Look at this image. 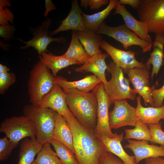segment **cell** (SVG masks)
I'll list each match as a JSON object with an SVG mask.
<instances>
[{
    "instance_id": "1",
    "label": "cell",
    "mask_w": 164,
    "mask_h": 164,
    "mask_svg": "<svg viewBox=\"0 0 164 164\" xmlns=\"http://www.w3.org/2000/svg\"><path fill=\"white\" fill-rule=\"evenodd\" d=\"M72 132L75 155L79 164H99L105 146L94 129L83 126L71 114L65 118Z\"/></svg>"
},
{
    "instance_id": "2",
    "label": "cell",
    "mask_w": 164,
    "mask_h": 164,
    "mask_svg": "<svg viewBox=\"0 0 164 164\" xmlns=\"http://www.w3.org/2000/svg\"><path fill=\"white\" fill-rule=\"evenodd\" d=\"M63 90L66 95L67 104L74 117L84 127L94 129L97 123V102L94 92Z\"/></svg>"
},
{
    "instance_id": "3",
    "label": "cell",
    "mask_w": 164,
    "mask_h": 164,
    "mask_svg": "<svg viewBox=\"0 0 164 164\" xmlns=\"http://www.w3.org/2000/svg\"><path fill=\"white\" fill-rule=\"evenodd\" d=\"M23 111L24 115L33 124L38 142L43 145L50 143L55 126V111L31 104L25 106Z\"/></svg>"
},
{
    "instance_id": "4",
    "label": "cell",
    "mask_w": 164,
    "mask_h": 164,
    "mask_svg": "<svg viewBox=\"0 0 164 164\" xmlns=\"http://www.w3.org/2000/svg\"><path fill=\"white\" fill-rule=\"evenodd\" d=\"M54 77L50 69L40 61L34 65L30 72L28 82L31 104L39 106L42 98L53 88L55 84Z\"/></svg>"
},
{
    "instance_id": "5",
    "label": "cell",
    "mask_w": 164,
    "mask_h": 164,
    "mask_svg": "<svg viewBox=\"0 0 164 164\" xmlns=\"http://www.w3.org/2000/svg\"><path fill=\"white\" fill-rule=\"evenodd\" d=\"M107 65L106 70L111 74V77L104 87L112 104L116 101L123 99L134 100L136 94L130 87V81L125 77L122 69L117 66L113 61Z\"/></svg>"
},
{
    "instance_id": "6",
    "label": "cell",
    "mask_w": 164,
    "mask_h": 164,
    "mask_svg": "<svg viewBox=\"0 0 164 164\" xmlns=\"http://www.w3.org/2000/svg\"><path fill=\"white\" fill-rule=\"evenodd\" d=\"M136 10L139 20L146 24L149 32L164 33V0H141Z\"/></svg>"
},
{
    "instance_id": "7",
    "label": "cell",
    "mask_w": 164,
    "mask_h": 164,
    "mask_svg": "<svg viewBox=\"0 0 164 164\" xmlns=\"http://www.w3.org/2000/svg\"><path fill=\"white\" fill-rule=\"evenodd\" d=\"M0 132L4 133L10 140L18 144L26 138H36L33 124L24 115L6 118L0 124Z\"/></svg>"
},
{
    "instance_id": "8",
    "label": "cell",
    "mask_w": 164,
    "mask_h": 164,
    "mask_svg": "<svg viewBox=\"0 0 164 164\" xmlns=\"http://www.w3.org/2000/svg\"><path fill=\"white\" fill-rule=\"evenodd\" d=\"M95 32L114 39L121 43L125 50L132 46L135 45L140 47L144 52H146L150 51L153 46L152 42L146 41L140 39L125 24L116 27H111L103 23Z\"/></svg>"
},
{
    "instance_id": "9",
    "label": "cell",
    "mask_w": 164,
    "mask_h": 164,
    "mask_svg": "<svg viewBox=\"0 0 164 164\" xmlns=\"http://www.w3.org/2000/svg\"><path fill=\"white\" fill-rule=\"evenodd\" d=\"M92 91L96 95L97 102V123L94 129L96 134L113 138L117 134L112 132L108 121V110L112 102L104 90L103 83H99Z\"/></svg>"
},
{
    "instance_id": "10",
    "label": "cell",
    "mask_w": 164,
    "mask_h": 164,
    "mask_svg": "<svg viewBox=\"0 0 164 164\" xmlns=\"http://www.w3.org/2000/svg\"><path fill=\"white\" fill-rule=\"evenodd\" d=\"M52 24L51 19L48 18L44 20L41 25L35 28H29L32 34V37L28 41H23L19 38L16 39L25 44V45L21 46L19 49L23 50L30 46L32 47L37 50L39 54H40L43 52H48L47 47L53 42L65 43L67 39L63 36L53 38L49 36L50 32L49 29Z\"/></svg>"
},
{
    "instance_id": "11",
    "label": "cell",
    "mask_w": 164,
    "mask_h": 164,
    "mask_svg": "<svg viewBox=\"0 0 164 164\" xmlns=\"http://www.w3.org/2000/svg\"><path fill=\"white\" fill-rule=\"evenodd\" d=\"M112 110L109 113V124L111 129L126 126H135L138 118L136 108L131 106L126 99L115 101Z\"/></svg>"
},
{
    "instance_id": "12",
    "label": "cell",
    "mask_w": 164,
    "mask_h": 164,
    "mask_svg": "<svg viewBox=\"0 0 164 164\" xmlns=\"http://www.w3.org/2000/svg\"><path fill=\"white\" fill-rule=\"evenodd\" d=\"M123 72L127 74L133 86V90L136 94L142 97L144 104H149L155 107L151 88L149 86V72L146 67L135 68L123 69Z\"/></svg>"
},
{
    "instance_id": "13",
    "label": "cell",
    "mask_w": 164,
    "mask_h": 164,
    "mask_svg": "<svg viewBox=\"0 0 164 164\" xmlns=\"http://www.w3.org/2000/svg\"><path fill=\"white\" fill-rule=\"evenodd\" d=\"M100 47L110 56L115 65L122 69L146 67L144 64L136 59L134 51L120 50L103 39Z\"/></svg>"
},
{
    "instance_id": "14",
    "label": "cell",
    "mask_w": 164,
    "mask_h": 164,
    "mask_svg": "<svg viewBox=\"0 0 164 164\" xmlns=\"http://www.w3.org/2000/svg\"><path fill=\"white\" fill-rule=\"evenodd\" d=\"M66 98V95L63 89L55 83L50 92L42 98L39 106L52 109L65 118L72 113L67 104Z\"/></svg>"
},
{
    "instance_id": "15",
    "label": "cell",
    "mask_w": 164,
    "mask_h": 164,
    "mask_svg": "<svg viewBox=\"0 0 164 164\" xmlns=\"http://www.w3.org/2000/svg\"><path fill=\"white\" fill-rule=\"evenodd\" d=\"M125 148L130 149L135 156V163L138 164L143 159L151 157H164V146L149 144V141L127 140Z\"/></svg>"
},
{
    "instance_id": "16",
    "label": "cell",
    "mask_w": 164,
    "mask_h": 164,
    "mask_svg": "<svg viewBox=\"0 0 164 164\" xmlns=\"http://www.w3.org/2000/svg\"><path fill=\"white\" fill-rule=\"evenodd\" d=\"M83 12L79 6L78 0L72 1L71 9L68 15L61 21V23L58 28L50 32L49 36H51L60 32L68 30L76 32L86 31L82 15Z\"/></svg>"
},
{
    "instance_id": "17",
    "label": "cell",
    "mask_w": 164,
    "mask_h": 164,
    "mask_svg": "<svg viewBox=\"0 0 164 164\" xmlns=\"http://www.w3.org/2000/svg\"><path fill=\"white\" fill-rule=\"evenodd\" d=\"M114 14L120 15L125 24L131 30L134 32L141 39L152 42V38L149 34L148 28L145 22L138 20L126 9L124 5L118 1Z\"/></svg>"
},
{
    "instance_id": "18",
    "label": "cell",
    "mask_w": 164,
    "mask_h": 164,
    "mask_svg": "<svg viewBox=\"0 0 164 164\" xmlns=\"http://www.w3.org/2000/svg\"><path fill=\"white\" fill-rule=\"evenodd\" d=\"M109 55L106 53L95 54L90 56L80 67L75 68V70L79 73H92L99 78L104 85L108 82L105 75V72L107 68L105 59Z\"/></svg>"
},
{
    "instance_id": "19",
    "label": "cell",
    "mask_w": 164,
    "mask_h": 164,
    "mask_svg": "<svg viewBox=\"0 0 164 164\" xmlns=\"http://www.w3.org/2000/svg\"><path fill=\"white\" fill-rule=\"evenodd\" d=\"M55 119L53 139L63 144L75 154L73 135L68 124L63 117L56 111Z\"/></svg>"
},
{
    "instance_id": "20",
    "label": "cell",
    "mask_w": 164,
    "mask_h": 164,
    "mask_svg": "<svg viewBox=\"0 0 164 164\" xmlns=\"http://www.w3.org/2000/svg\"><path fill=\"white\" fill-rule=\"evenodd\" d=\"M105 146L106 151L117 156L125 164H135V155L131 156L124 150L121 142L124 139L123 133L112 138L104 135H97Z\"/></svg>"
},
{
    "instance_id": "21",
    "label": "cell",
    "mask_w": 164,
    "mask_h": 164,
    "mask_svg": "<svg viewBox=\"0 0 164 164\" xmlns=\"http://www.w3.org/2000/svg\"><path fill=\"white\" fill-rule=\"evenodd\" d=\"M54 80L55 83L63 89H74L85 93L93 91L102 82L94 74L86 76L81 80L75 81H69L62 76H57L54 77Z\"/></svg>"
},
{
    "instance_id": "22",
    "label": "cell",
    "mask_w": 164,
    "mask_h": 164,
    "mask_svg": "<svg viewBox=\"0 0 164 164\" xmlns=\"http://www.w3.org/2000/svg\"><path fill=\"white\" fill-rule=\"evenodd\" d=\"M164 33L155 35L153 42V50L149 58L145 63L146 68L149 70L151 65L152 66L151 78L153 79L154 75H157L163 64L164 61Z\"/></svg>"
},
{
    "instance_id": "23",
    "label": "cell",
    "mask_w": 164,
    "mask_h": 164,
    "mask_svg": "<svg viewBox=\"0 0 164 164\" xmlns=\"http://www.w3.org/2000/svg\"><path fill=\"white\" fill-rule=\"evenodd\" d=\"M137 106L136 114L138 119L143 123L158 124L161 119L164 120V105L160 107L142 106L140 96L136 98Z\"/></svg>"
},
{
    "instance_id": "24",
    "label": "cell",
    "mask_w": 164,
    "mask_h": 164,
    "mask_svg": "<svg viewBox=\"0 0 164 164\" xmlns=\"http://www.w3.org/2000/svg\"><path fill=\"white\" fill-rule=\"evenodd\" d=\"M43 145L36 138L27 137L22 140L20 146L18 164H31Z\"/></svg>"
},
{
    "instance_id": "25",
    "label": "cell",
    "mask_w": 164,
    "mask_h": 164,
    "mask_svg": "<svg viewBox=\"0 0 164 164\" xmlns=\"http://www.w3.org/2000/svg\"><path fill=\"white\" fill-rule=\"evenodd\" d=\"M118 0H110L108 5L103 10L92 15H87L83 12L82 15L86 30L94 32L98 30L104 20L111 11L116 7Z\"/></svg>"
},
{
    "instance_id": "26",
    "label": "cell",
    "mask_w": 164,
    "mask_h": 164,
    "mask_svg": "<svg viewBox=\"0 0 164 164\" xmlns=\"http://www.w3.org/2000/svg\"><path fill=\"white\" fill-rule=\"evenodd\" d=\"M39 60L50 70L54 77H57L58 72L63 68L76 64L78 63L72 60L63 54L59 56L53 55L51 53H48L43 52L39 54Z\"/></svg>"
},
{
    "instance_id": "27",
    "label": "cell",
    "mask_w": 164,
    "mask_h": 164,
    "mask_svg": "<svg viewBox=\"0 0 164 164\" xmlns=\"http://www.w3.org/2000/svg\"><path fill=\"white\" fill-rule=\"evenodd\" d=\"M76 32L79 41L90 56L102 53L99 47L102 39V36L89 30L79 31Z\"/></svg>"
},
{
    "instance_id": "28",
    "label": "cell",
    "mask_w": 164,
    "mask_h": 164,
    "mask_svg": "<svg viewBox=\"0 0 164 164\" xmlns=\"http://www.w3.org/2000/svg\"><path fill=\"white\" fill-rule=\"evenodd\" d=\"M63 55L79 64H84L90 57L78 39L76 31H74L72 32L71 39L69 47Z\"/></svg>"
},
{
    "instance_id": "29",
    "label": "cell",
    "mask_w": 164,
    "mask_h": 164,
    "mask_svg": "<svg viewBox=\"0 0 164 164\" xmlns=\"http://www.w3.org/2000/svg\"><path fill=\"white\" fill-rule=\"evenodd\" d=\"M135 126V128L133 129L125 130V135L124 139H135L139 140L150 141L151 133L148 125L143 123L138 119Z\"/></svg>"
},
{
    "instance_id": "30",
    "label": "cell",
    "mask_w": 164,
    "mask_h": 164,
    "mask_svg": "<svg viewBox=\"0 0 164 164\" xmlns=\"http://www.w3.org/2000/svg\"><path fill=\"white\" fill-rule=\"evenodd\" d=\"M50 144L62 164H79L75 155L63 144L53 139Z\"/></svg>"
},
{
    "instance_id": "31",
    "label": "cell",
    "mask_w": 164,
    "mask_h": 164,
    "mask_svg": "<svg viewBox=\"0 0 164 164\" xmlns=\"http://www.w3.org/2000/svg\"><path fill=\"white\" fill-rule=\"evenodd\" d=\"M35 161L37 164H62L56 152L52 149L50 143L43 145Z\"/></svg>"
},
{
    "instance_id": "32",
    "label": "cell",
    "mask_w": 164,
    "mask_h": 164,
    "mask_svg": "<svg viewBox=\"0 0 164 164\" xmlns=\"http://www.w3.org/2000/svg\"><path fill=\"white\" fill-rule=\"evenodd\" d=\"M11 4L8 0H0V25H9V23L13 22L14 15L9 8Z\"/></svg>"
},
{
    "instance_id": "33",
    "label": "cell",
    "mask_w": 164,
    "mask_h": 164,
    "mask_svg": "<svg viewBox=\"0 0 164 164\" xmlns=\"http://www.w3.org/2000/svg\"><path fill=\"white\" fill-rule=\"evenodd\" d=\"M18 144L10 140L6 136L0 139V160H7Z\"/></svg>"
},
{
    "instance_id": "34",
    "label": "cell",
    "mask_w": 164,
    "mask_h": 164,
    "mask_svg": "<svg viewBox=\"0 0 164 164\" xmlns=\"http://www.w3.org/2000/svg\"><path fill=\"white\" fill-rule=\"evenodd\" d=\"M151 139L150 142L164 146V131L162 129L161 122L158 124H149Z\"/></svg>"
},
{
    "instance_id": "35",
    "label": "cell",
    "mask_w": 164,
    "mask_h": 164,
    "mask_svg": "<svg viewBox=\"0 0 164 164\" xmlns=\"http://www.w3.org/2000/svg\"><path fill=\"white\" fill-rule=\"evenodd\" d=\"M16 79V76L13 73H0V94H4Z\"/></svg>"
},
{
    "instance_id": "36",
    "label": "cell",
    "mask_w": 164,
    "mask_h": 164,
    "mask_svg": "<svg viewBox=\"0 0 164 164\" xmlns=\"http://www.w3.org/2000/svg\"><path fill=\"white\" fill-rule=\"evenodd\" d=\"M155 86L151 88V94L155 107H160L163 105L164 100V84L160 88L155 89Z\"/></svg>"
},
{
    "instance_id": "37",
    "label": "cell",
    "mask_w": 164,
    "mask_h": 164,
    "mask_svg": "<svg viewBox=\"0 0 164 164\" xmlns=\"http://www.w3.org/2000/svg\"><path fill=\"white\" fill-rule=\"evenodd\" d=\"M99 164H125L118 157L108 152L103 153L100 158Z\"/></svg>"
},
{
    "instance_id": "38",
    "label": "cell",
    "mask_w": 164,
    "mask_h": 164,
    "mask_svg": "<svg viewBox=\"0 0 164 164\" xmlns=\"http://www.w3.org/2000/svg\"><path fill=\"white\" fill-rule=\"evenodd\" d=\"M16 28L14 25H7L0 26V36L5 41L13 38Z\"/></svg>"
},
{
    "instance_id": "39",
    "label": "cell",
    "mask_w": 164,
    "mask_h": 164,
    "mask_svg": "<svg viewBox=\"0 0 164 164\" xmlns=\"http://www.w3.org/2000/svg\"><path fill=\"white\" fill-rule=\"evenodd\" d=\"M108 0H89V5L91 9H98L103 5H107Z\"/></svg>"
},
{
    "instance_id": "40",
    "label": "cell",
    "mask_w": 164,
    "mask_h": 164,
    "mask_svg": "<svg viewBox=\"0 0 164 164\" xmlns=\"http://www.w3.org/2000/svg\"><path fill=\"white\" fill-rule=\"evenodd\" d=\"M45 10L44 13L43 15L45 17H47L48 13L51 11L56 9L55 5L51 0H45Z\"/></svg>"
},
{
    "instance_id": "41",
    "label": "cell",
    "mask_w": 164,
    "mask_h": 164,
    "mask_svg": "<svg viewBox=\"0 0 164 164\" xmlns=\"http://www.w3.org/2000/svg\"><path fill=\"white\" fill-rule=\"evenodd\" d=\"M145 161V164H164V159L161 157L148 158Z\"/></svg>"
},
{
    "instance_id": "42",
    "label": "cell",
    "mask_w": 164,
    "mask_h": 164,
    "mask_svg": "<svg viewBox=\"0 0 164 164\" xmlns=\"http://www.w3.org/2000/svg\"><path fill=\"white\" fill-rule=\"evenodd\" d=\"M141 0H120L119 2L122 5H128L136 9L139 5Z\"/></svg>"
},
{
    "instance_id": "43",
    "label": "cell",
    "mask_w": 164,
    "mask_h": 164,
    "mask_svg": "<svg viewBox=\"0 0 164 164\" xmlns=\"http://www.w3.org/2000/svg\"><path fill=\"white\" fill-rule=\"evenodd\" d=\"M10 70V69L9 67L2 64H0V73L8 72Z\"/></svg>"
},
{
    "instance_id": "44",
    "label": "cell",
    "mask_w": 164,
    "mask_h": 164,
    "mask_svg": "<svg viewBox=\"0 0 164 164\" xmlns=\"http://www.w3.org/2000/svg\"><path fill=\"white\" fill-rule=\"evenodd\" d=\"M89 0H81L80 1V5L81 7L86 9L89 5Z\"/></svg>"
},
{
    "instance_id": "45",
    "label": "cell",
    "mask_w": 164,
    "mask_h": 164,
    "mask_svg": "<svg viewBox=\"0 0 164 164\" xmlns=\"http://www.w3.org/2000/svg\"><path fill=\"white\" fill-rule=\"evenodd\" d=\"M31 164H37V163L36 162L35 160Z\"/></svg>"
},
{
    "instance_id": "46",
    "label": "cell",
    "mask_w": 164,
    "mask_h": 164,
    "mask_svg": "<svg viewBox=\"0 0 164 164\" xmlns=\"http://www.w3.org/2000/svg\"><path fill=\"white\" fill-rule=\"evenodd\" d=\"M163 131H164V126H163Z\"/></svg>"
}]
</instances>
